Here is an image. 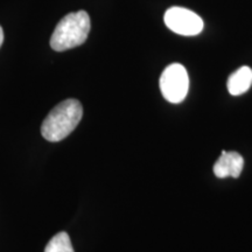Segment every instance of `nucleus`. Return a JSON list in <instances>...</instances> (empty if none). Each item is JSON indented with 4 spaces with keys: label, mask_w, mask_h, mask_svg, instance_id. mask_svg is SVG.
<instances>
[{
    "label": "nucleus",
    "mask_w": 252,
    "mask_h": 252,
    "mask_svg": "<svg viewBox=\"0 0 252 252\" xmlns=\"http://www.w3.org/2000/svg\"><path fill=\"white\" fill-rule=\"evenodd\" d=\"M83 116V106L77 99H65L48 113L41 126V134L46 140L58 143L67 138L76 128Z\"/></svg>",
    "instance_id": "obj_1"
},
{
    "label": "nucleus",
    "mask_w": 252,
    "mask_h": 252,
    "mask_svg": "<svg viewBox=\"0 0 252 252\" xmlns=\"http://www.w3.org/2000/svg\"><path fill=\"white\" fill-rule=\"evenodd\" d=\"M91 28L90 17L86 11L72 12L63 17L50 37V47L64 52L83 45Z\"/></svg>",
    "instance_id": "obj_2"
},
{
    "label": "nucleus",
    "mask_w": 252,
    "mask_h": 252,
    "mask_svg": "<svg viewBox=\"0 0 252 252\" xmlns=\"http://www.w3.org/2000/svg\"><path fill=\"white\" fill-rule=\"evenodd\" d=\"M160 90L163 98L178 104L187 96L189 90L188 72L180 63H172L166 67L160 77Z\"/></svg>",
    "instance_id": "obj_3"
},
{
    "label": "nucleus",
    "mask_w": 252,
    "mask_h": 252,
    "mask_svg": "<svg viewBox=\"0 0 252 252\" xmlns=\"http://www.w3.org/2000/svg\"><path fill=\"white\" fill-rule=\"evenodd\" d=\"M165 25L172 32L184 36H194L203 30V20L196 13L185 7L168 8L163 17Z\"/></svg>",
    "instance_id": "obj_4"
},
{
    "label": "nucleus",
    "mask_w": 252,
    "mask_h": 252,
    "mask_svg": "<svg viewBox=\"0 0 252 252\" xmlns=\"http://www.w3.org/2000/svg\"><path fill=\"white\" fill-rule=\"evenodd\" d=\"M243 167L244 159L241 154L222 151L219 160L214 165V174L220 179L229 178V176L237 179L243 171Z\"/></svg>",
    "instance_id": "obj_5"
},
{
    "label": "nucleus",
    "mask_w": 252,
    "mask_h": 252,
    "mask_svg": "<svg viewBox=\"0 0 252 252\" xmlns=\"http://www.w3.org/2000/svg\"><path fill=\"white\" fill-rule=\"evenodd\" d=\"M252 84V69L244 65L237 69L228 78V91L232 96H239L250 89Z\"/></svg>",
    "instance_id": "obj_6"
},
{
    "label": "nucleus",
    "mask_w": 252,
    "mask_h": 252,
    "mask_svg": "<svg viewBox=\"0 0 252 252\" xmlns=\"http://www.w3.org/2000/svg\"><path fill=\"white\" fill-rule=\"evenodd\" d=\"M45 252H75L70 237L67 232L62 231L56 234L46 245Z\"/></svg>",
    "instance_id": "obj_7"
},
{
    "label": "nucleus",
    "mask_w": 252,
    "mask_h": 252,
    "mask_svg": "<svg viewBox=\"0 0 252 252\" xmlns=\"http://www.w3.org/2000/svg\"><path fill=\"white\" fill-rule=\"evenodd\" d=\"M2 42H4V31H2V27L0 26V47L2 46Z\"/></svg>",
    "instance_id": "obj_8"
}]
</instances>
